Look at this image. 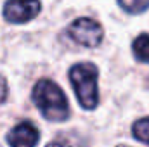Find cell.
Masks as SVG:
<instances>
[{
    "instance_id": "obj_1",
    "label": "cell",
    "mask_w": 149,
    "mask_h": 147,
    "mask_svg": "<svg viewBox=\"0 0 149 147\" xmlns=\"http://www.w3.org/2000/svg\"><path fill=\"white\" fill-rule=\"evenodd\" d=\"M33 102L49 121H64L70 116L64 92L50 80H40L33 88Z\"/></svg>"
},
{
    "instance_id": "obj_2",
    "label": "cell",
    "mask_w": 149,
    "mask_h": 147,
    "mask_svg": "<svg viewBox=\"0 0 149 147\" xmlns=\"http://www.w3.org/2000/svg\"><path fill=\"white\" fill-rule=\"evenodd\" d=\"M97 68L90 62L76 64L70 69V81L76 92V99L83 109H94L99 102Z\"/></svg>"
},
{
    "instance_id": "obj_3",
    "label": "cell",
    "mask_w": 149,
    "mask_h": 147,
    "mask_svg": "<svg viewBox=\"0 0 149 147\" xmlns=\"http://www.w3.org/2000/svg\"><path fill=\"white\" fill-rule=\"evenodd\" d=\"M70 37L83 47H97L102 42V28L99 23L88 17H80L68 28Z\"/></svg>"
},
{
    "instance_id": "obj_4",
    "label": "cell",
    "mask_w": 149,
    "mask_h": 147,
    "mask_svg": "<svg viewBox=\"0 0 149 147\" xmlns=\"http://www.w3.org/2000/svg\"><path fill=\"white\" fill-rule=\"evenodd\" d=\"M38 12H40L38 0H7L3 5V17L14 24L28 23Z\"/></svg>"
},
{
    "instance_id": "obj_5",
    "label": "cell",
    "mask_w": 149,
    "mask_h": 147,
    "mask_svg": "<svg viewBox=\"0 0 149 147\" xmlns=\"http://www.w3.org/2000/svg\"><path fill=\"white\" fill-rule=\"evenodd\" d=\"M38 142V130L30 121H23L16 125L9 135H7V144L14 147H31Z\"/></svg>"
},
{
    "instance_id": "obj_6",
    "label": "cell",
    "mask_w": 149,
    "mask_h": 147,
    "mask_svg": "<svg viewBox=\"0 0 149 147\" xmlns=\"http://www.w3.org/2000/svg\"><path fill=\"white\" fill-rule=\"evenodd\" d=\"M134 54L139 61L149 62V35H141L134 40Z\"/></svg>"
},
{
    "instance_id": "obj_7",
    "label": "cell",
    "mask_w": 149,
    "mask_h": 147,
    "mask_svg": "<svg viewBox=\"0 0 149 147\" xmlns=\"http://www.w3.org/2000/svg\"><path fill=\"white\" fill-rule=\"evenodd\" d=\"M118 3L130 14H139L149 7V0H118Z\"/></svg>"
},
{
    "instance_id": "obj_8",
    "label": "cell",
    "mask_w": 149,
    "mask_h": 147,
    "mask_svg": "<svg viewBox=\"0 0 149 147\" xmlns=\"http://www.w3.org/2000/svg\"><path fill=\"white\" fill-rule=\"evenodd\" d=\"M132 130H134V137L137 140H141V142L149 146V118H144V119L137 121Z\"/></svg>"
},
{
    "instance_id": "obj_9",
    "label": "cell",
    "mask_w": 149,
    "mask_h": 147,
    "mask_svg": "<svg viewBox=\"0 0 149 147\" xmlns=\"http://www.w3.org/2000/svg\"><path fill=\"white\" fill-rule=\"evenodd\" d=\"M7 99V81L0 76V104Z\"/></svg>"
}]
</instances>
